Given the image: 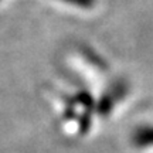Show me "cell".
I'll return each instance as SVG.
<instances>
[{"label":"cell","instance_id":"cell-1","mask_svg":"<svg viewBox=\"0 0 153 153\" xmlns=\"http://www.w3.org/2000/svg\"><path fill=\"white\" fill-rule=\"evenodd\" d=\"M64 1H68V3H72V4H76V6L91 4V0H64Z\"/></svg>","mask_w":153,"mask_h":153}]
</instances>
